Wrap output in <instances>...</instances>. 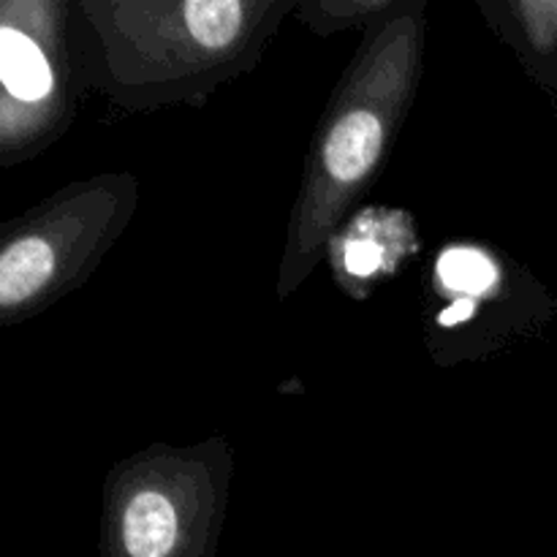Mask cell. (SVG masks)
Segmentation results:
<instances>
[{
    "label": "cell",
    "mask_w": 557,
    "mask_h": 557,
    "mask_svg": "<svg viewBox=\"0 0 557 557\" xmlns=\"http://www.w3.org/2000/svg\"><path fill=\"white\" fill-rule=\"evenodd\" d=\"M438 277L457 294H484L498 283V267L490 256L473 248H449L438 259Z\"/></svg>",
    "instance_id": "cell-4"
},
{
    "label": "cell",
    "mask_w": 557,
    "mask_h": 557,
    "mask_svg": "<svg viewBox=\"0 0 557 557\" xmlns=\"http://www.w3.org/2000/svg\"><path fill=\"white\" fill-rule=\"evenodd\" d=\"M188 27L196 41L207 49L226 47L237 38L239 25H243V5L234 0H205V3L185 5Z\"/></svg>",
    "instance_id": "cell-5"
},
{
    "label": "cell",
    "mask_w": 557,
    "mask_h": 557,
    "mask_svg": "<svg viewBox=\"0 0 557 557\" xmlns=\"http://www.w3.org/2000/svg\"><path fill=\"white\" fill-rule=\"evenodd\" d=\"M473 310H476V302H473V299H462V302H457V305H451V308H446L444 313H441L438 321L444 326H455V324H460V321L471 319Z\"/></svg>",
    "instance_id": "cell-7"
},
{
    "label": "cell",
    "mask_w": 557,
    "mask_h": 557,
    "mask_svg": "<svg viewBox=\"0 0 557 557\" xmlns=\"http://www.w3.org/2000/svg\"><path fill=\"white\" fill-rule=\"evenodd\" d=\"M386 141V112L362 103L332 125L321 152L324 194L348 190L364 180Z\"/></svg>",
    "instance_id": "cell-1"
},
{
    "label": "cell",
    "mask_w": 557,
    "mask_h": 557,
    "mask_svg": "<svg viewBox=\"0 0 557 557\" xmlns=\"http://www.w3.org/2000/svg\"><path fill=\"white\" fill-rule=\"evenodd\" d=\"M54 275V250L41 237H22L0 253V305H22L36 297Z\"/></svg>",
    "instance_id": "cell-2"
},
{
    "label": "cell",
    "mask_w": 557,
    "mask_h": 557,
    "mask_svg": "<svg viewBox=\"0 0 557 557\" xmlns=\"http://www.w3.org/2000/svg\"><path fill=\"white\" fill-rule=\"evenodd\" d=\"M0 82L20 101H41L52 90V69L33 38L0 27Z\"/></svg>",
    "instance_id": "cell-3"
},
{
    "label": "cell",
    "mask_w": 557,
    "mask_h": 557,
    "mask_svg": "<svg viewBox=\"0 0 557 557\" xmlns=\"http://www.w3.org/2000/svg\"><path fill=\"white\" fill-rule=\"evenodd\" d=\"M343 267L354 277H370L386 267V250L381 245V234L375 228H368V223L357 228L348 237V243L343 245Z\"/></svg>",
    "instance_id": "cell-6"
}]
</instances>
